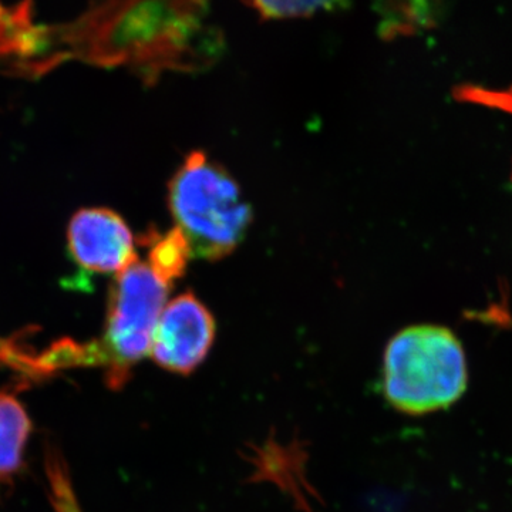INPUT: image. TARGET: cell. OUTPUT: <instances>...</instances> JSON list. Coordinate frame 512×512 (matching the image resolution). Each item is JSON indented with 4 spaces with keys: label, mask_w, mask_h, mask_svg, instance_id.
Masks as SVG:
<instances>
[{
    "label": "cell",
    "mask_w": 512,
    "mask_h": 512,
    "mask_svg": "<svg viewBox=\"0 0 512 512\" xmlns=\"http://www.w3.org/2000/svg\"><path fill=\"white\" fill-rule=\"evenodd\" d=\"M52 32L60 64L130 67L148 84L165 72L207 69L224 47L205 2L94 3Z\"/></svg>",
    "instance_id": "6da1fadb"
},
{
    "label": "cell",
    "mask_w": 512,
    "mask_h": 512,
    "mask_svg": "<svg viewBox=\"0 0 512 512\" xmlns=\"http://www.w3.org/2000/svg\"><path fill=\"white\" fill-rule=\"evenodd\" d=\"M170 288L148 264L137 261L117 275L111 286L100 339L57 340L36 353L22 345L16 346L10 353V370L36 380L64 370L97 367L103 370L107 386L121 389L130 379L133 367L153 348Z\"/></svg>",
    "instance_id": "7a4b0ae2"
},
{
    "label": "cell",
    "mask_w": 512,
    "mask_h": 512,
    "mask_svg": "<svg viewBox=\"0 0 512 512\" xmlns=\"http://www.w3.org/2000/svg\"><path fill=\"white\" fill-rule=\"evenodd\" d=\"M168 207L192 256L220 261L238 248L252 208L232 175L204 151H192L168 184Z\"/></svg>",
    "instance_id": "3957f363"
},
{
    "label": "cell",
    "mask_w": 512,
    "mask_h": 512,
    "mask_svg": "<svg viewBox=\"0 0 512 512\" xmlns=\"http://www.w3.org/2000/svg\"><path fill=\"white\" fill-rule=\"evenodd\" d=\"M467 382L463 345L444 326L403 329L384 352V396L399 412L420 416L447 409L466 393Z\"/></svg>",
    "instance_id": "277c9868"
},
{
    "label": "cell",
    "mask_w": 512,
    "mask_h": 512,
    "mask_svg": "<svg viewBox=\"0 0 512 512\" xmlns=\"http://www.w3.org/2000/svg\"><path fill=\"white\" fill-rule=\"evenodd\" d=\"M214 339V316L194 293H183L165 306L151 355L168 372L190 375L204 362Z\"/></svg>",
    "instance_id": "5b68a950"
},
{
    "label": "cell",
    "mask_w": 512,
    "mask_h": 512,
    "mask_svg": "<svg viewBox=\"0 0 512 512\" xmlns=\"http://www.w3.org/2000/svg\"><path fill=\"white\" fill-rule=\"evenodd\" d=\"M70 256L82 271L117 274L136 264V239L120 214L109 208H82L67 228Z\"/></svg>",
    "instance_id": "8992f818"
},
{
    "label": "cell",
    "mask_w": 512,
    "mask_h": 512,
    "mask_svg": "<svg viewBox=\"0 0 512 512\" xmlns=\"http://www.w3.org/2000/svg\"><path fill=\"white\" fill-rule=\"evenodd\" d=\"M57 66L52 25L36 22L32 3L0 5V72L40 77Z\"/></svg>",
    "instance_id": "52a82bcc"
},
{
    "label": "cell",
    "mask_w": 512,
    "mask_h": 512,
    "mask_svg": "<svg viewBox=\"0 0 512 512\" xmlns=\"http://www.w3.org/2000/svg\"><path fill=\"white\" fill-rule=\"evenodd\" d=\"M32 421L13 394L0 392V484L22 468Z\"/></svg>",
    "instance_id": "ba28073f"
},
{
    "label": "cell",
    "mask_w": 512,
    "mask_h": 512,
    "mask_svg": "<svg viewBox=\"0 0 512 512\" xmlns=\"http://www.w3.org/2000/svg\"><path fill=\"white\" fill-rule=\"evenodd\" d=\"M140 242L147 248L148 266L165 284L173 286L185 274L192 251L180 229L175 227L165 234L150 229Z\"/></svg>",
    "instance_id": "9c48e42d"
},
{
    "label": "cell",
    "mask_w": 512,
    "mask_h": 512,
    "mask_svg": "<svg viewBox=\"0 0 512 512\" xmlns=\"http://www.w3.org/2000/svg\"><path fill=\"white\" fill-rule=\"evenodd\" d=\"M46 476L49 485L50 503L55 512H83L77 500L69 467L56 448H49L46 454Z\"/></svg>",
    "instance_id": "30bf717a"
},
{
    "label": "cell",
    "mask_w": 512,
    "mask_h": 512,
    "mask_svg": "<svg viewBox=\"0 0 512 512\" xmlns=\"http://www.w3.org/2000/svg\"><path fill=\"white\" fill-rule=\"evenodd\" d=\"M249 8L255 10L261 19L284 20L309 18L320 12H329L333 8H340V3L332 2H252Z\"/></svg>",
    "instance_id": "8fae6325"
}]
</instances>
